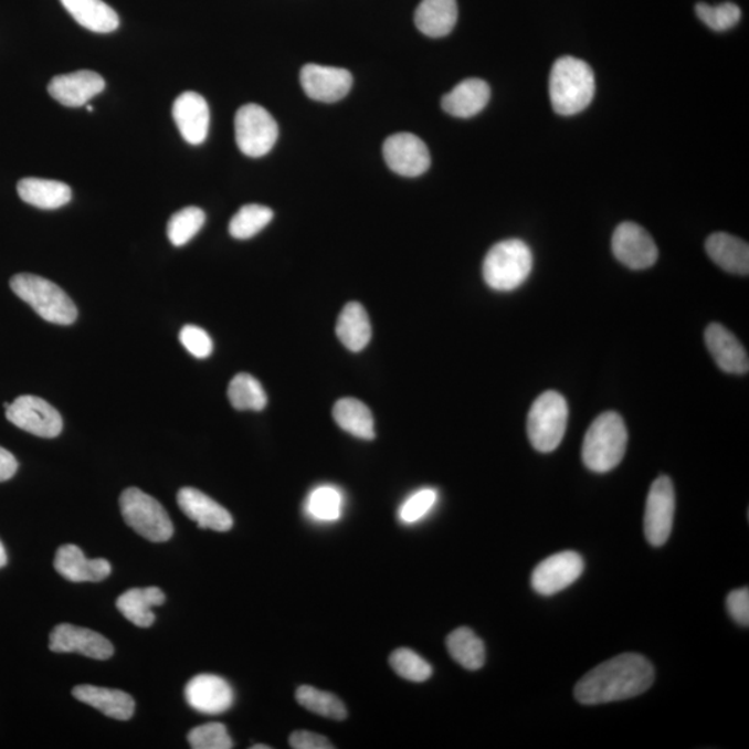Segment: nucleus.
<instances>
[{
  "mask_svg": "<svg viewBox=\"0 0 749 749\" xmlns=\"http://www.w3.org/2000/svg\"><path fill=\"white\" fill-rule=\"evenodd\" d=\"M655 681L653 664L643 655L622 654L580 678L574 698L583 705L623 701L647 692Z\"/></svg>",
  "mask_w": 749,
  "mask_h": 749,
  "instance_id": "f257e3e1",
  "label": "nucleus"
},
{
  "mask_svg": "<svg viewBox=\"0 0 749 749\" xmlns=\"http://www.w3.org/2000/svg\"><path fill=\"white\" fill-rule=\"evenodd\" d=\"M550 99L559 116H574L588 108L595 94L593 70L583 60L558 59L550 74Z\"/></svg>",
  "mask_w": 749,
  "mask_h": 749,
  "instance_id": "f03ea898",
  "label": "nucleus"
},
{
  "mask_svg": "<svg viewBox=\"0 0 749 749\" xmlns=\"http://www.w3.org/2000/svg\"><path fill=\"white\" fill-rule=\"evenodd\" d=\"M627 429L618 412L608 411L595 418L586 433L583 463L597 474H605L622 463L627 447Z\"/></svg>",
  "mask_w": 749,
  "mask_h": 749,
  "instance_id": "7ed1b4c3",
  "label": "nucleus"
},
{
  "mask_svg": "<svg viewBox=\"0 0 749 749\" xmlns=\"http://www.w3.org/2000/svg\"><path fill=\"white\" fill-rule=\"evenodd\" d=\"M10 287L21 300L30 304L38 316L48 323L72 325L78 309L62 287L34 274H18L10 279Z\"/></svg>",
  "mask_w": 749,
  "mask_h": 749,
  "instance_id": "20e7f679",
  "label": "nucleus"
},
{
  "mask_svg": "<svg viewBox=\"0 0 749 749\" xmlns=\"http://www.w3.org/2000/svg\"><path fill=\"white\" fill-rule=\"evenodd\" d=\"M534 268V254L524 241L507 239L488 250L483 262V278L498 292L518 289L529 278Z\"/></svg>",
  "mask_w": 749,
  "mask_h": 749,
  "instance_id": "39448f33",
  "label": "nucleus"
},
{
  "mask_svg": "<svg viewBox=\"0 0 749 749\" xmlns=\"http://www.w3.org/2000/svg\"><path fill=\"white\" fill-rule=\"evenodd\" d=\"M568 414V403L562 394L551 390L536 399L528 415V436L537 452L551 453L558 449L566 436Z\"/></svg>",
  "mask_w": 749,
  "mask_h": 749,
  "instance_id": "423d86ee",
  "label": "nucleus"
},
{
  "mask_svg": "<svg viewBox=\"0 0 749 749\" xmlns=\"http://www.w3.org/2000/svg\"><path fill=\"white\" fill-rule=\"evenodd\" d=\"M119 508L129 528L154 542L171 539L173 526L170 517L155 497L137 487H129L119 497Z\"/></svg>",
  "mask_w": 749,
  "mask_h": 749,
  "instance_id": "0eeeda50",
  "label": "nucleus"
},
{
  "mask_svg": "<svg viewBox=\"0 0 749 749\" xmlns=\"http://www.w3.org/2000/svg\"><path fill=\"white\" fill-rule=\"evenodd\" d=\"M235 135L239 150L259 159L268 155L278 140V124L264 107L250 103L236 113Z\"/></svg>",
  "mask_w": 749,
  "mask_h": 749,
  "instance_id": "6e6552de",
  "label": "nucleus"
},
{
  "mask_svg": "<svg viewBox=\"0 0 749 749\" xmlns=\"http://www.w3.org/2000/svg\"><path fill=\"white\" fill-rule=\"evenodd\" d=\"M675 487L669 476H660L651 485L645 503L644 534L651 546L661 547L669 540L675 520Z\"/></svg>",
  "mask_w": 749,
  "mask_h": 749,
  "instance_id": "1a4fd4ad",
  "label": "nucleus"
},
{
  "mask_svg": "<svg viewBox=\"0 0 749 749\" xmlns=\"http://www.w3.org/2000/svg\"><path fill=\"white\" fill-rule=\"evenodd\" d=\"M7 418L13 425L38 437H57L63 431V418L48 401L36 395H20L12 404H4Z\"/></svg>",
  "mask_w": 749,
  "mask_h": 749,
  "instance_id": "9d476101",
  "label": "nucleus"
},
{
  "mask_svg": "<svg viewBox=\"0 0 749 749\" xmlns=\"http://www.w3.org/2000/svg\"><path fill=\"white\" fill-rule=\"evenodd\" d=\"M612 252L619 263L631 270H647L658 260L653 236L634 222H622L613 232Z\"/></svg>",
  "mask_w": 749,
  "mask_h": 749,
  "instance_id": "9b49d317",
  "label": "nucleus"
},
{
  "mask_svg": "<svg viewBox=\"0 0 749 749\" xmlns=\"http://www.w3.org/2000/svg\"><path fill=\"white\" fill-rule=\"evenodd\" d=\"M584 571L580 553L562 551L553 553L536 567L531 573V588L541 595H553L577 582Z\"/></svg>",
  "mask_w": 749,
  "mask_h": 749,
  "instance_id": "f8f14e48",
  "label": "nucleus"
},
{
  "mask_svg": "<svg viewBox=\"0 0 749 749\" xmlns=\"http://www.w3.org/2000/svg\"><path fill=\"white\" fill-rule=\"evenodd\" d=\"M383 157L390 170L403 177H420L431 167L426 144L412 134H395L384 140Z\"/></svg>",
  "mask_w": 749,
  "mask_h": 749,
  "instance_id": "ddd939ff",
  "label": "nucleus"
},
{
  "mask_svg": "<svg viewBox=\"0 0 749 749\" xmlns=\"http://www.w3.org/2000/svg\"><path fill=\"white\" fill-rule=\"evenodd\" d=\"M49 648L53 653H77L97 661H106L114 654L113 644L101 633L68 623L59 624L53 629L49 637Z\"/></svg>",
  "mask_w": 749,
  "mask_h": 749,
  "instance_id": "4468645a",
  "label": "nucleus"
},
{
  "mask_svg": "<svg viewBox=\"0 0 749 749\" xmlns=\"http://www.w3.org/2000/svg\"><path fill=\"white\" fill-rule=\"evenodd\" d=\"M300 83L312 99L335 103L344 99L352 86V77L345 68L307 64L302 68Z\"/></svg>",
  "mask_w": 749,
  "mask_h": 749,
  "instance_id": "2eb2a0df",
  "label": "nucleus"
},
{
  "mask_svg": "<svg viewBox=\"0 0 749 749\" xmlns=\"http://www.w3.org/2000/svg\"><path fill=\"white\" fill-rule=\"evenodd\" d=\"M184 699L189 707L200 714L219 715L232 707L235 696L225 678L198 675L184 687Z\"/></svg>",
  "mask_w": 749,
  "mask_h": 749,
  "instance_id": "dca6fc26",
  "label": "nucleus"
},
{
  "mask_svg": "<svg viewBox=\"0 0 749 749\" xmlns=\"http://www.w3.org/2000/svg\"><path fill=\"white\" fill-rule=\"evenodd\" d=\"M172 117L182 138L191 145H202L208 138L210 108L202 95L183 92L172 106Z\"/></svg>",
  "mask_w": 749,
  "mask_h": 749,
  "instance_id": "f3484780",
  "label": "nucleus"
},
{
  "mask_svg": "<svg viewBox=\"0 0 749 749\" xmlns=\"http://www.w3.org/2000/svg\"><path fill=\"white\" fill-rule=\"evenodd\" d=\"M105 88L102 75L89 70L57 75L48 85L49 95L67 107L85 106Z\"/></svg>",
  "mask_w": 749,
  "mask_h": 749,
  "instance_id": "a211bd4d",
  "label": "nucleus"
},
{
  "mask_svg": "<svg viewBox=\"0 0 749 749\" xmlns=\"http://www.w3.org/2000/svg\"><path fill=\"white\" fill-rule=\"evenodd\" d=\"M177 502L181 511L197 523L200 529L228 531L232 529L233 518L230 513L213 498L198 488L183 487L178 492Z\"/></svg>",
  "mask_w": 749,
  "mask_h": 749,
  "instance_id": "6ab92c4d",
  "label": "nucleus"
},
{
  "mask_svg": "<svg viewBox=\"0 0 749 749\" xmlns=\"http://www.w3.org/2000/svg\"><path fill=\"white\" fill-rule=\"evenodd\" d=\"M54 568L62 578L74 583L102 582L112 573V566L107 559H88L75 545L59 548L54 557Z\"/></svg>",
  "mask_w": 749,
  "mask_h": 749,
  "instance_id": "aec40b11",
  "label": "nucleus"
},
{
  "mask_svg": "<svg viewBox=\"0 0 749 749\" xmlns=\"http://www.w3.org/2000/svg\"><path fill=\"white\" fill-rule=\"evenodd\" d=\"M705 345L721 371L743 374L749 371L747 350L724 325L710 324L705 330Z\"/></svg>",
  "mask_w": 749,
  "mask_h": 749,
  "instance_id": "412c9836",
  "label": "nucleus"
},
{
  "mask_svg": "<svg viewBox=\"0 0 749 749\" xmlns=\"http://www.w3.org/2000/svg\"><path fill=\"white\" fill-rule=\"evenodd\" d=\"M490 101V86L486 81L470 78L460 83L442 99L443 110L450 116L471 118L479 114Z\"/></svg>",
  "mask_w": 749,
  "mask_h": 749,
  "instance_id": "4be33fe9",
  "label": "nucleus"
},
{
  "mask_svg": "<svg viewBox=\"0 0 749 749\" xmlns=\"http://www.w3.org/2000/svg\"><path fill=\"white\" fill-rule=\"evenodd\" d=\"M73 696L112 719L129 720L135 713L134 698L122 690L84 684L73 688Z\"/></svg>",
  "mask_w": 749,
  "mask_h": 749,
  "instance_id": "5701e85b",
  "label": "nucleus"
},
{
  "mask_svg": "<svg viewBox=\"0 0 749 749\" xmlns=\"http://www.w3.org/2000/svg\"><path fill=\"white\" fill-rule=\"evenodd\" d=\"M708 256L730 274L747 276L749 273V246L747 242L725 232H716L705 243Z\"/></svg>",
  "mask_w": 749,
  "mask_h": 749,
  "instance_id": "b1692460",
  "label": "nucleus"
},
{
  "mask_svg": "<svg viewBox=\"0 0 749 749\" xmlns=\"http://www.w3.org/2000/svg\"><path fill=\"white\" fill-rule=\"evenodd\" d=\"M23 202L42 210H56L72 202L73 191L67 183L53 179L24 178L18 183Z\"/></svg>",
  "mask_w": 749,
  "mask_h": 749,
  "instance_id": "393cba45",
  "label": "nucleus"
},
{
  "mask_svg": "<svg viewBox=\"0 0 749 749\" xmlns=\"http://www.w3.org/2000/svg\"><path fill=\"white\" fill-rule=\"evenodd\" d=\"M457 20V0H422L415 12L416 29L431 38L449 35Z\"/></svg>",
  "mask_w": 749,
  "mask_h": 749,
  "instance_id": "a878e982",
  "label": "nucleus"
},
{
  "mask_svg": "<svg viewBox=\"0 0 749 749\" xmlns=\"http://www.w3.org/2000/svg\"><path fill=\"white\" fill-rule=\"evenodd\" d=\"M165 601L166 595L159 588L131 589L118 597L116 605L135 626L150 627L156 621L154 608Z\"/></svg>",
  "mask_w": 749,
  "mask_h": 749,
  "instance_id": "bb28decb",
  "label": "nucleus"
},
{
  "mask_svg": "<svg viewBox=\"0 0 749 749\" xmlns=\"http://www.w3.org/2000/svg\"><path fill=\"white\" fill-rule=\"evenodd\" d=\"M60 2L86 30L97 32V34H108L118 29L119 18L116 10L103 0H60Z\"/></svg>",
  "mask_w": 749,
  "mask_h": 749,
  "instance_id": "cd10ccee",
  "label": "nucleus"
},
{
  "mask_svg": "<svg viewBox=\"0 0 749 749\" xmlns=\"http://www.w3.org/2000/svg\"><path fill=\"white\" fill-rule=\"evenodd\" d=\"M336 335L341 344L350 351L366 349L371 340L372 328L366 308L360 303H349L340 313Z\"/></svg>",
  "mask_w": 749,
  "mask_h": 749,
  "instance_id": "c85d7f7f",
  "label": "nucleus"
},
{
  "mask_svg": "<svg viewBox=\"0 0 749 749\" xmlns=\"http://www.w3.org/2000/svg\"><path fill=\"white\" fill-rule=\"evenodd\" d=\"M334 420L345 432L362 441H373L374 425L371 410L362 401L347 398L334 407Z\"/></svg>",
  "mask_w": 749,
  "mask_h": 749,
  "instance_id": "c756f323",
  "label": "nucleus"
},
{
  "mask_svg": "<svg viewBox=\"0 0 749 749\" xmlns=\"http://www.w3.org/2000/svg\"><path fill=\"white\" fill-rule=\"evenodd\" d=\"M446 644L452 658L465 669L477 671L485 665V643L470 627H460L450 633Z\"/></svg>",
  "mask_w": 749,
  "mask_h": 749,
  "instance_id": "7c9ffc66",
  "label": "nucleus"
},
{
  "mask_svg": "<svg viewBox=\"0 0 749 749\" xmlns=\"http://www.w3.org/2000/svg\"><path fill=\"white\" fill-rule=\"evenodd\" d=\"M228 399L238 411H262L267 405V393L262 383L249 373H238L228 387Z\"/></svg>",
  "mask_w": 749,
  "mask_h": 749,
  "instance_id": "2f4dec72",
  "label": "nucleus"
},
{
  "mask_svg": "<svg viewBox=\"0 0 749 749\" xmlns=\"http://www.w3.org/2000/svg\"><path fill=\"white\" fill-rule=\"evenodd\" d=\"M296 701L309 713L333 720H345L347 708L344 701L334 694L318 690L316 687L302 686L296 690Z\"/></svg>",
  "mask_w": 749,
  "mask_h": 749,
  "instance_id": "473e14b6",
  "label": "nucleus"
},
{
  "mask_svg": "<svg viewBox=\"0 0 749 749\" xmlns=\"http://www.w3.org/2000/svg\"><path fill=\"white\" fill-rule=\"evenodd\" d=\"M274 219V211L267 205L246 204L238 211L230 222V233L239 241L256 236Z\"/></svg>",
  "mask_w": 749,
  "mask_h": 749,
  "instance_id": "72a5a7b5",
  "label": "nucleus"
},
{
  "mask_svg": "<svg viewBox=\"0 0 749 749\" xmlns=\"http://www.w3.org/2000/svg\"><path fill=\"white\" fill-rule=\"evenodd\" d=\"M205 222V214L199 208H184L168 221L167 235L173 246L181 247L198 235Z\"/></svg>",
  "mask_w": 749,
  "mask_h": 749,
  "instance_id": "f704fd0d",
  "label": "nucleus"
},
{
  "mask_svg": "<svg viewBox=\"0 0 749 749\" xmlns=\"http://www.w3.org/2000/svg\"><path fill=\"white\" fill-rule=\"evenodd\" d=\"M344 507V497L338 488L330 486L317 487L309 493L307 498V513L314 519L324 520V523H334L338 520Z\"/></svg>",
  "mask_w": 749,
  "mask_h": 749,
  "instance_id": "c9c22d12",
  "label": "nucleus"
},
{
  "mask_svg": "<svg viewBox=\"0 0 749 749\" xmlns=\"http://www.w3.org/2000/svg\"><path fill=\"white\" fill-rule=\"evenodd\" d=\"M389 664L405 681L422 683L431 678L433 667L429 662L410 648H399L390 655Z\"/></svg>",
  "mask_w": 749,
  "mask_h": 749,
  "instance_id": "e433bc0d",
  "label": "nucleus"
},
{
  "mask_svg": "<svg viewBox=\"0 0 749 749\" xmlns=\"http://www.w3.org/2000/svg\"><path fill=\"white\" fill-rule=\"evenodd\" d=\"M698 19L716 32L731 30L740 23L741 10L735 3L718 4L710 7L707 3H698L696 7Z\"/></svg>",
  "mask_w": 749,
  "mask_h": 749,
  "instance_id": "4c0bfd02",
  "label": "nucleus"
},
{
  "mask_svg": "<svg viewBox=\"0 0 749 749\" xmlns=\"http://www.w3.org/2000/svg\"><path fill=\"white\" fill-rule=\"evenodd\" d=\"M188 741L194 749H231L232 738L222 724H208L194 727L188 735Z\"/></svg>",
  "mask_w": 749,
  "mask_h": 749,
  "instance_id": "58836bf2",
  "label": "nucleus"
},
{
  "mask_svg": "<svg viewBox=\"0 0 749 749\" xmlns=\"http://www.w3.org/2000/svg\"><path fill=\"white\" fill-rule=\"evenodd\" d=\"M437 492L433 488H423V490L412 494L410 498L401 506L399 518L403 524H415L425 517L436 504Z\"/></svg>",
  "mask_w": 749,
  "mask_h": 749,
  "instance_id": "ea45409f",
  "label": "nucleus"
},
{
  "mask_svg": "<svg viewBox=\"0 0 749 749\" xmlns=\"http://www.w3.org/2000/svg\"><path fill=\"white\" fill-rule=\"evenodd\" d=\"M179 340H181L184 349L200 360L208 358L213 352V340H211L210 335L204 329L194 327V325L183 327L181 334H179Z\"/></svg>",
  "mask_w": 749,
  "mask_h": 749,
  "instance_id": "a19ab883",
  "label": "nucleus"
},
{
  "mask_svg": "<svg viewBox=\"0 0 749 749\" xmlns=\"http://www.w3.org/2000/svg\"><path fill=\"white\" fill-rule=\"evenodd\" d=\"M727 611L741 626H749V590L738 589L727 595Z\"/></svg>",
  "mask_w": 749,
  "mask_h": 749,
  "instance_id": "79ce46f5",
  "label": "nucleus"
},
{
  "mask_svg": "<svg viewBox=\"0 0 749 749\" xmlns=\"http://www.w3.org/2000/svg\"><path fill=\"white\" fill-rule=\"evenodd\" d=\"M289 743L293 749H334L335 746L327 737L317 732L298 730L292 732Z\"/></svg>",
  "mask_w": 749,
  "mask_h": 749,
  "instance_id": "37998d69",
  "label": "nucleus"
},
{
  "mask_svg": "<svg viewBox=\"0 0 749 749\" xmlns=\"http://www.w3.org/2000/svg\"><path fill=\"white\" fill-rule=\"evenodd\" d=\"M18 470L19 463L14 455L7 449L0 447V482L12 479Z\"/></svg>",
  "mask_w": 749,
  "mask_h": 749,
  "instance_id": "c03bdc74",
  "label": "nucleus"
},
{
  "mask_svg": "<svg viewBox=\"0 0 749 749\" xmlns=\"http://www.w3.org/2000/svg\"><path fill=\"white\" fill-rule=\"evenodd\" d=\"M7 563H8V553L7 550H4L3 542L0 541V569L7 567Z\"/></svg>",
  "mask_w": 749,
  "mask_h": 749,
  "instance_id": "a18cd8bd",
  "label": "nucleus"
},
{
  "mask_svg": "<svg viewBox=\"0 0 749 749\" xmlns=\"http://www.w3.org/2000/svg\"><path fill=\"white\" fill-rule=\"evenodd\" d=\"M252 749H271L268 746H253Z\"/></svg>",
  "mask_w": 749,
  "mask_h": 749,
  "instance_id": "49530a36",
  "label": "nucleus"
},
{
  "mask_svg": "<svg viewBox=\"0 0 749 749\" xmlns=\"http://www.w3.org/2000/svg\"><path fill=\"white\" fill-rule=\"evenodd\" d=\"M86 110H88V112H94V107H92V106H86Z\"/></svg>",
  "mask_w": 749,
  "mask_h": 749,
  "instance_id": "de8ad7c7",
  "label": "nucleus"
}]
</instances>
